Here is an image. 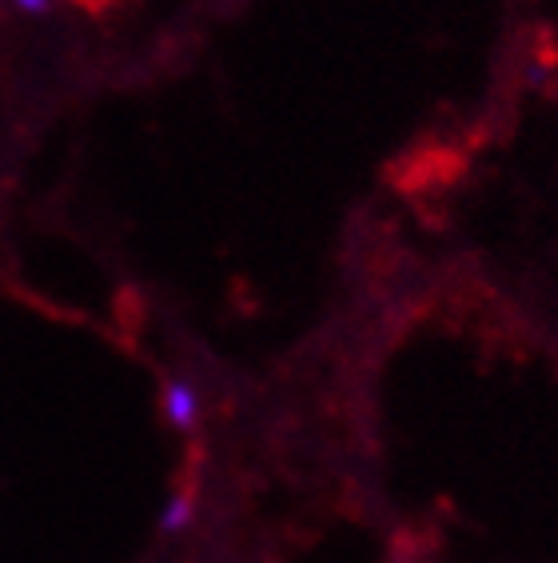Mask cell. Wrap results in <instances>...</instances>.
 Listing matches in <instances>:
<instances>
[{
    "label": "cell",
    "mask_w": 558,
    "mask_h": 563,
    "mask_svg": "<svg viewBox=\"0 0 558 563\" xmlns=\"http://www.w3.org/2000/svg\"><path fill=\"white\" fill-rule=\"evenodd\" d=\"M21 12H29V16H44V12L53 9V0H12Z\"/></svg>",
    "instance_id": "obj_3"
},
{
    "label": "cell",
    "mask_w": 558,
    "mask_h": 563,
    "mask_svg": "<svg viewBox=\"0 0 558 563\" xmlns=\"http://www.w3.org/2000/svg\"><path fill=\"white\" fill-rule=\"evenodd\" d=\"M160 416L176 432H196L200 420H204V391H200V384L188 376L168 379L160 391Z\"/></svg>",
    "instance_id": "obj_1"
},
{
    "label": "cell",
    "mask_w": 558,
    "mask_h": 563,
    "mask_svg": "<svg viewBox=\"0 0 558 563\" xmlns=\"http://www.w3.org/2000/svg\"><path fill=\"white\" fill-rule=\"evenodd\" d=\"M196 516H200V504H196L192 492H172L160 504V531L164 536H183V531L196 528Z\"/></svg>",
    "instance_id": "obj_2"
}]
</instances>
